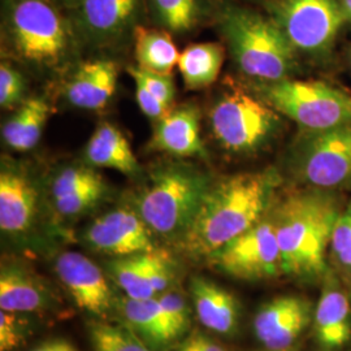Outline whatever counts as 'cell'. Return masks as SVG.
<instances>
[{
    "instance_id": "1",
    "label": "cell",
    "mask_w": 351,
    "mask_h": 351,
    "mask_svg": "<svg viewBox=\"0 0 351 351\" xmlns=\"http://www.w3.org/2000/svg\"><path fill=\"white\" fill-rule=\"evenodd\" d=\"M280 182V175L272 168L213 182L181 239L184 249L191 255L208 258L258 224L274 206Z\"/></svg>"
},
{
    "instance_id": "2",
    "label": "cell",
    "mask_w": 351,
    "mask_h": 351,
    "mask_svg": "<svg viewBox=\"0 0 351 351\" xmlns=\"http://www.w3.org/2000/svg\"><path fill=\"white\" fill-rule=\"evenodd\" d=\"M342 207L333 191L306 188L282 197L269 210L284 275L300 280L326 277L332 230Z\"/></svg>"
},
{
    "instance_id": "3",
    "label": "cell",
    "mask_w": 351,
    "mask_h": 351,
    "mask_svg": "<svg viewBox=\"0 0 351 351\" xmlns=\"http://www.w3.org/2000/svg\"><path fill=\"white\" fill-rule=\"evenodd\" d=\"M216 25L239 71L255 82H277L297 71V51L262 8L247 0H215Z\"/></svg>"
},
{
    "instance_id": "4",
    "label": "cell",
    "mask_w": 351,
    "mask_h": 351,
    "mask_svg": "<svg viewBox=\"0 0 351 351\" xmlns=\"http://www.w3.org/2000/svg\"><path fill=\"white\" fill-rule=\"evenodd\" d=\"M211 184L210 177L193 165L163 164L151 172L139 193L136 211L152 233L182 239Z\"/></svg>"
},
{
    "instance_id": "5",
    "label": "cell",
    "mask_w": 351,
    "mask_h": 351,
    "mask_svg": "<svg viewBox=\"0 0 351 351\" xmlns=\"http://www.w3.org/2000/svg\"><path fill=\"white\" fill-rule=\"evenodd\" d=\"M3 29L13 50L40 65L60 63L77 38L68 14L53 0H5Z\"/></svg>"
},
{
    "instance_id": "6",
    "label": "cell",
    "mask_w": 351,
    "mask_h": 351,
    "mask_svg": "<svg viewBox=\"0 0 351 351\" xmlns=\"http://www.w3.org/2000/svg\"><path fill=\"white\" fill-rule=\"evenodd\" d=\"M254 94L294 121L302 132L316 133L351 125V94L323 81L281 80L255 82Z\"/></svg>"
},
{
    "instance_id": "7",
    "label": "cell",
    "mask_w": 351,
    "mask_h": 351,
    "mask_svg": "<svg viewBox=\"0 0 351 351\" xmlns=\"http://www.w3.org/2000/svg\"><path fill=\"white\" fill-rule=\"evenodd\" d=\"M210 124L216 141L233 155H255L276 141L284 128L282 114L256 94L233 88L215 103Z\"/></svg>"
},
{
    "instance_id": "8",
    "label": "cell",
    "mask_w": 351,
    "mask_h": 351,
    "mask_svg": "<svg viewBox=\"0 0 351 351\" xmlns=\"http://www.w3.org/2000/svg\"><path fill=\"white\" fill-rule=\"evenodd\" d=\"M262 8L298 55L317 62L332 56L346 25L339 0H247Z\"/></svg>"
},
{
    "instance_id": "9",
    "label": "cell",
    "mask_w": 351,
    "mask_h": 351,
    "mask_svg": "<svg viewBox=\"0 0 351 351\" xmlns=\"http://www.w3.org/2000/svg\"><path fill=\"white\" fill-rule=\"evenodd\" d=\"M293 176L307 188L335 191L351 186V125L302 132L289 155Z\"/></svg>"
},
{
    "instance_id": "10",
    "label": "cell",
    "mask_w": 351,
    "mask_h": 351,
    "mask_svg": "<svg viewBox=\"0 0 351 351\" xmlns=\"http://www.w3.org/2000/svg\"><path fill=\"white\" fill-rule=\"evenodd\" d=\"M208 258L221 272L239 280L259 281L284 275L276 230L269 213Z\"/></svg>"
},
{
    "instance_id": "11",
    "label": "cell",
    "mask_w": 351,
    "mask_h": 351,
    "mask_svg": "<svg viewBox=\"0 0 351 351\" xmlns=\"http://www.w3.org/2000/svg\"><path fill=\"white\" fill-rule=\"evenodd\" d=\"M75 36L98 46L133 38L146 14V0H80L66 12Z\"/></svg>"
},
{
    "instance_id": "12",
    "label": "cell",
    "mask_w": 351,
    "mask_h": 351,
    "mask_svg": "<svg viewBox=\"0 0 351 351\" xmlns=\"http://www.w3.org/2000/svg\"><path fill=\"white\" fill-rule=\"evenodd\" d=\"M91 249L116 258L155 250L152 230L137 211L116 208L97 217L85 232Z\"/></svg>"
},
{
    "instance_id": "13",
    "label": "cell",
    "mask_w": 351,
    "mask_h": 351,
    "mask_svg": "<svg viewBox=\"0 0 351 351\" xmlns=\"http://www.w3.org/2000/svg\"><path fill=\"white\" fill-rule=\"evenodd\" d=\"M313 316L311 302L298 295H281L259 308L254 317V332L265 349L288 350L313 324Z\"/></svg>"
},
{
    "instance_id": "14",
    "label": "cell",
    "mask_w": 351,
    "mask_h": 351,
    "mask_svg": "<svg viewBox=\"0 0 351 351\" xmlns=\"http://www.w3.org/2000/svg\"><path fill=\"white\" fill-rule=\"evenodd\" d=\"M55 271L77 307L98 317H106L111 313L113 297L108 281L88 256L65 251L56 258Z\"/></svg>"
},
{
    "instance_id": "15",
    "label": "cell",
    "mask_w": 351,
    "mask_h": 351,
    "mask_svg": "<svg viewBox=\"0 0 351 351\" xmlns=\"http://www.w3.org/2000/svg\"><path fill=\"white\" fill-rule=\"evenodd\" d=\"M149 147L178 158H204L199 110L191 104L169 110L156 120Z\"/></svg>"
},
{
    "instance_id": "16",
    "label": "cell",
    "mask_w": 351,
    "mask_h": 351,
    "mask_svg": "<svg viewBox=\"0 0 351 351\" xmlns=\"http://www.w3.org/2000/svg\"><path fill=\"white\" fill-rule=\"evenodd\" d=\"M326 284L313 316V335L316 343L326 351L339 350L351 341V303L335 277Z\"/></svg>"
},
{
    "instance_id": "17",
    "label": "cell",
    "mask_w": 351,
    "mask_h": 351,
    "mask_svg": "<svg viewBox=\"0 0 351 351\" xmlns=\"http://www.w3.org/2000/svg\"><path fill=\"white\" fill-rule=\"evenodd\" d=\"M37 190L20 169L3 167L0 173V228L4 233L26 232L36 216Z\"/></svg>"
},
{
    "instance_id": "18",
    "label": "cell",
    "mask_w": 351,
    "mask_h": 351,
    "mask_svg": "<svg viewBox=\"0 0 351 351\" xmlns=\"http://www.w3.org/2000/svg\"><path fill=\"white\" fill-rule=\"evenodd\" d=\"M190 294L202 326L224 336L237 330L239 304L232 293L206 277L194 276L190 280Z\"/></svg>"
},
{
    "instance_id": "19",
    "label": "cell",
    "mask_w": 351,
    "mask_h": 351,
    "mask_svg": "<svg viewBox=\"0 0 351 351\" xmlns=\"http://www.w3.org/2000/svg\"><path fill=\"white\" fill-rule=\"evenodd\" d=\"M117 75V65L111 60L81 64L65 88L66 99L77 108L101 110L112 98Z\"/></svg>"
},
{
    "instance_id": "20",
    "label": "cell",
    "mask_w": 351,
    "mask_h": 351,
    "mask_svg": "<svg viewBox=\"0 0 351 351\" xmlns=\"http://www.w3.org/2000/svg\"><path fill=\"white\" fill-rule=\"evenodd\" d=\"M215 0H146V14L171 34L184 36L213 23Z\"/></svg>"
},
{
    "instance_id": "21",
    "label": "cell",
    "mask_w": 351,
    "mask_h": 351,
    "mask_svg": "<svg viewBox=\"0 0 351 351\" xmlns=\"http://www.w3.org/2000/svg\"><path fill=\"white\" fill-rule=\"evenodd\" d=\"M119 310L129 328L152 351L163 350L176 341L175 333L159 300H133L125 297Z\"/></svg>"
},
{
    "instance_id": "22",
    "label": "cell",
    "mask_w": 351,
    "mask_h": 351,
    "mask_svg": "<svg viewBox=\"0 0 351 351\" xmlns=\"http://www.w3.org/2000/svg\"><path fill=\"white\" fill-rule=\"evenodd\" d=\"M85 154L88 163L94 167L110 168L128 176L136 175L139 171L138 160L125 136L108 123L95 129Z\"/></svg>"
},
{
    "instance_id": "23",
    "label": "cell",
    "mask_w": 351,
    "mask_h": 351,
    "mask_svg": "<svg viewBox=\"0 0 351 351\" xmlns=\"http://www.w3.org/2000/svg\"><path fill=\"white\" fill-rule=\"evenodd\" d=\"M46 294L37 280L16 264L1 267L0 308L14 314L37 313L46 304Z\"/></svg>"
},
{
    "instance_id": "24",
    "label": "cell",
    "mask_w": 351,
    "mask_h": 351,
    "mask_svg": "<svg viewBox=\"0 0 351 351\" xmlns=\"http://www.w3.org/2000/svg\"><path fill=\"white\" fill-rule=\"evenodd\" d=\"M226 59V47L219 42L189 45L177 66L189 90H199L213 85L221 72Z\"/></svg>"
},
{
    "instance_id": "25",
    "label": "cell",
    "mask_w": 351,
    "mask_h": 351,
    "mask_svg": "<svg viewBox=\"0 0 351 351\" xmlns=\"http://www.w3.org/2000/svg\"><path fill=\"white\" fill-rule=\"evenodd\" d=\"M50 111V106L42 98H30L24 101L3 126L1 136L5 145L20 152L36 147Z\"/></svg>"
},
{
    "instance_id": "26",
    "label": "cell",
    "mask_w": 351,
    "mask_h": 351,
    "mask_svg": "<svg viewBox=\"0 0 351 351\" xmlns=\"http://www.w3.org/2000/svg\"><path fill=\"white\" fill-rule=\"evenodd\" d=\"M133 42L139 68L160 75L172 73L180 53L171 33L160 27L138 25L134 29Z\"/></svg>"
},
{
    "instance_id": "27",
    "label": "cell",
    "mask_w": 351,
    "mask_h": 351,
    "mask_svg": "<svg viewBox=\"0 0 351 351\" xmlns=\"http://www.w3.org/2000/svg\"><path fill=\"white\" fill-rule=\"evenodd\" d=\"M149 263L150 251L116 258L107 267L113 282L123 289L126 297L150 300L155 298V293L149 280Z\"/></svg>"
},
{
    "instance_id": "28",
    "label": "cell",
    "mask_w": 351,
    "mask_h": 351,
    "mask_svg": "<svg viewBox=\"0 0 351 351\" xmlns=\"http://www.w3.org/2000/svg\"><path fill=\"white\" fill-rule=\"evenodd\" d=\"M88 333L94 351H152L129 326L91 320Z\"/></svg>"
},
{
    "instance_id": "29",
    "label": "cell",
    "mask_w": 351,
    "mask_h": 351,
    "mask_svg": "<svg viewBox=\"0 0 351 351\" xmlns=\"http://www.w3.org/2000/svg\"><path fill=\"white\" fill-rule=\"evenodd\" d=\"M329 255L342 274L351 275V202L341 210L335 223Z\"/></svg>"
},
{
    "instance_id": "30",
    "label": "cell",
    "mask_w": 351,
    "mask_h": 351,
    "mask_svg": "<svg viewBox=\"0 0 351 351\" xmlns=\"http://www.w3.org/2000/svg\"><path fill=\"white\" fill-rule=\"evenodd\" d=\"M103 177L88 167H68L52 182L53 199L69 195L78 190L103 185Z\"/></svg>"
},
{
    "instance_id": "31",
    "label": "cell",
    "mask_w": 351,
    "mask_h": 351,
    "mask_svg": "<svg viewBox=\"0 0 351 351\" xmlns=\"http://www.w3.org/2000/svg\"><path fill=\"white\" fill-rule=\"evenodd\" d=\"M104 190H106L104 184L98 185V186L84 189V190H78L69 195L53 199L55 208L58 213L63 216H66V217L81 215V213L88 211L90 208H93L98 202L101 201V198L104 194Z\"/></svg>"
},
{
    "instance_id": "32",
    "label": "cell",
    "mask_w": 351,
    "mask_h": 351,
    "mask_svg": "<svg viewBox=\"0 0 351 351\" xmlns=\"http://www.w3.org/2000/svg\"><path fill=\"white\" fill-rule=\"evenodd\" d=\"M156 298L163 307L176 339L181 337L190 326V308L185 297L175 290H167Z\"/></svg>"
},
{
    "instance_id": "33",
    "label": "cell",
    "mask_w": 351,
    "mask_h": 351,
    "mask_svg": "<svg viewBox=\"0 0 351 351\" xmlns=\"http://www.w3.org/2000/svg\"><path fill=\"white\" fill-rule=\"evenodd\" d=\"M128 72L134 80L141 81L159 101L171 107L175 99V85L172 75L155 73L139 66H129Z\"/></svg>"
},
{
    "instance_id": "34",
    "label": "cell",
    "mask_w": 351,
    "mask_h": 351,
    "mask_svg": "<svg viewBox=\"0 0 351 351\" xmlns=\"http://www.w3.org/2000/svg\"><path fill=\"white\" fill-rule=\"evenodd\" d=\"M25 91L24 78L10 64L0 66V104L3 108H12L19 104Z\"/></svg>"
},
{
    "instance_id": "35",
    "label": "cell",
    "mask_w": 351,
    "mask_h": 351,
    "mask_svg": "<svg viewBox=\"0 0 351 351\" xmlns=\"http://www.w3.org/2000/svg\"><path fill=\"white\" fill-rule=\"evenodd\" d=\"M24 328L14 313H0V351H12L24 341Z\"/></svg>"
},
{
    "instance_id": "36",
    "label": "cell",
    "mask_w": 351,
    "mask_h": 351,
    "mask_svg": "<svg viewBox=\"0 0 351 351\" xmlns=\"http://www.w3.org/2000/svg\"><path fill=\"white\" fill-rule=\"evenodd\" d=\"M134 81H136V98L138 101L139 108L147 117L158 120L171 110V107L164 104L163 101H159L141 81L138 80H134Z\"/></svg>"
},
{
    "instance_id": "37",
    "label": "cell",
    "mask_w": 351,
    "mask_h": 351,
    "mask_svg": "<svg viewBox=\"0 0 351 351\" xmlns=\"http://www.w3.org/2000/svg\"><path fill=\"white\" fill-rule=\"evenodd\" d=\"M178 350L181 351H226L223 346L213 342V339L203 336V335H194L189 337Z\"/></svg>"
},
{
    "instance_id": "38",
    "label": "cell",
    "mask_w": 351,
    "mask_h": 351,
    "mask_svg": "<svg viewBox=\"0 0 351 351\" xmlns=\"http://www.w3.org/2000/svg\"><path fill=\"white\" fill-rule=\"evenodd\" d=\"M32 351H80L65 339H50L46 341Z\"/></svg>"
},
{
    "instance_id": "39",
    "label": "cell",
    "mask_w": 351,
    "mask_h": 351,
    "mask_svg": "<svg viewBox=\"0 0 351 351\" xmlns=\"http://www.w3.org/2000/svg\"><path fill=\"white\" fill-rule=\"evenodd\" d=\"M339 4L346 25L351 26V0H339Z\"/></svg>"
},
{
    "instance_id": "40",
    "label": "cell",
    "mask_w": 351,
    "mask_h": 351,
    "mask_svg": "<svg viewBox=\"0 0 351 351\" xmlns=\"http://www.w3.org/2000/svg\"><path fill=\"white\" fill-rule=\"evenodd\" d=\"M63 11L65 12H68V11H71V10H73L75 5H77V3L80 1V0H53Z\"/></svg>"
},
{
    "instance_id": "41",
    "label": "cell",
    "mask_w": 351,
    "mask_h": 351,
    "mask_svg": "<svg viewBox=\"0 0 351 351\" xmlns=\"http://www.w3.org/2000/svg\"><path fill=\"white\" fill-rule=\"evenodd\" d=\"M349 56H350V63H351V50H350V53H349Z\"/></svg>"
},
{
    "instance_id": "42",
    "label": "cell",
    "mask_w": 351,
    "mask_h": 351,
    "mask_svg": "<svg viewBox=\"0 0 351 351\" xmlns=\"http://www.w3.org/2000/svg\"><path fill=\"white\" fill-rule=\"evenodd\" d=\"M177 351H181V350H177Z\"/></svg>"
}]
</instances>
